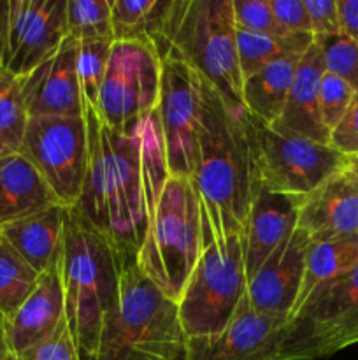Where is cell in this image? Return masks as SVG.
<instances>
[{"label": "cell", "instance_id": "obj_7", "mask_svg": "<svg viewBox=\"0 0 358 360\" xmlns=\"http://www.w3.org/2000/svg\"><path fill=\"white\" fill-rule=\"evenodd\" d=\"M246 292L242 236L206 246L178 299L179 320L186 336H211L227 329Z\"/></svg>", "mask_w": 358, "mask_h": 360}, {"label": "cell", "instance_id": "obj_21", "mask_svg": "<svg viewBox=\"0 0 358 360\" xmlns=\"http://www.w3.org/2000/svg\"><path fill=\"white\" fill-rule=\"evenodd\" d=\"M67 207L62 204L0 227L7 243L35 273L42 274L62 257Z\"/></svg>", "mask_w": 358, "mask_h": 360}, {"label": "cell", "instance_id": "obj_4", "mask_svg": "<svg viewBox=\"0 0 358 360\" xmlns=\"http://www.w3.org/2000/svg\"><path fill=\"white\" fill-rule=\"evenodd\" d=\"M186 341L178 302L151 283L135 260L123 264L118 304L105 322L95 360H183Z\"/></svg>", "mask_w": 358, "mask_h": 360}, {"label": "cell", "instance_id": "obj_35", "mask_svg": "<svg viewBox=\"0 0 358 360\" xmlns=\"http://www.w3.org/2000/svg\"><path fill=\"white\" fill-rule=\"evenodd\" d=\"M329 144L347 158H358V91L350 109L330 130Z\"/></svg>", "mask_w": 358, "mask_h": 360}, {"label": "cell", "instance_id": "obj_8", "mask_svg": "<svg viewBox=\"0 0 358 360\" xmlns=\"http://www.w3.org/2000/svg\"><path fill=\"white\" fill-rule=\"evenodd\" d=\"M358 343V266L316 288L286 320L279 360H316Z\"/></svg>", "mask_w": 358, "mask_h": 360}, {"label": "cell", "instance_id": "obj_34", "mask_svg": "<svg viewBox=\"0 0 358 360\" xmlns=\"http://www.w3.org/2000/svg\"><path fill=\"white\" fill-rule=\"evenodd\" d=\"M13 360H79L72 334L67 326V319L60 323L51 336L13 357Z\"/></svg>", "mask_w": 358, "mask_h": 360}, {"label": "cell", "instance_id": "obj_2", "mask_svg": "<svg viewBox=\"0 0 358 360\" xmlns=\"http://www.w3.org/2000/svg\"><path fill=\"white\" fill-rule=\"evenodd\" d=\"M190 179L199 199L204 248L242 236L253 197L260 188L253 164L249 115L244 105L225 101L206 79L199 155Z\"/></svg>", "mask_w": 358, "mask_h": 360}, {"label": "cell", "instance_id": "obj_36", "mask_svg": "<svg viewBox=\"0 0 358 360\" xmlns=\"http://www.w3.org/2000/svg\"><path fill=\"white\" fill-rule=\"evenodd\" d=\"M270 9L286 34H312L304 0H270Z\"/></svg>", "mask_w": 358, "mask_h": 360}, {"label": "cell", "instance_id": "obj_24", "mask_svg": "<svg viewBox=\"0 0 358 360\" xmlns=\"http://www.w3.org/2000/svg\"><path fill=\"white\" fill-rule=\"evenodd\" d=\"M304 55H286L274 60L242 81V105L258 122L274 125L290 95L298 62Z\"/></svg>", "mask_w": 358, "mask_h": 360}, {"label": "cell", "instance_id": "obj_12", "mask_svg": "<svg viewBox=\"0 0 358 360\" xmlns=\"http://www.w3.org/2000/svg\"><path fill=\"white\" fill-rule=\"evenodd\" d=\"M202 76L174 49L161 56L158 118L171 176L192 178L202 123Z\"/></svg>", "mask_w": 358, "mask_h": 360}, {"label": "cell", "instance_id": "obj_11", "mask_svg": "<svg viewBox=\"0 0 358 360\" xmlns=\"http://www.w3.org/2000/svg\"><path fill=\"white\" fill-rule=\"evenodd\" d=\"M21 153L44 176L62 206H76L88 171L84 115L30 118Z\"/></svg>", "mask_w": 358, "mask_h": 360}, {"label": "cell", "instance_id": "obj_16", "mask_svg": "<svg viewBox=\"0 0 358 360\" xmlns=\"http://www.w3.org/2000/svg\"><path fill=\"white\" fill-rule=\"evenodd\" d=\"M21 88L30 118L83 116L76 39L67 37L48 60L21 77Z\"/></svg>", "mask_w": 358, "mask_h": 360}, {"label": "cell", "instance_id": "obj_31", "mask_svg": "<svg viewBox=\"0 0 358 360\" xmlns=\"http://www.w3.org/2000/svg\"><path fill=\"white\" fill-rule=\"evenodd\" d=\"M323 53L326 72L340 77L358 91V46L344 34L314 37Z\"/></svg>", "mask_w": 358, "mask_h": 360}, {"label": "cell", "instance_id": "obj_1", "mask_svg": "<svg viewBox=\"0 0 358 360\" xmlns=\"http://www.w3.org/2000/svg\"><path fill=\"white\" fill-rule=\"evenodd\" d=\"M88 171L76 207L109 243L119 267L135 260L168 179L158 112L123 132L109 129L84 108Z\"/></svg>", "mask_w": 358, "mask_h": 360}, {"label": "cell", "instance_id": "obj_29", "mask_svg": "<svg viewBox=\"0 0 358 360\" xmlns=\"http://www.w3.org/2000/svg\"><path fill=\"white\" fill-rule=\"evenodd\" d=\"M67 34L77 42H114L111 0H67Z\"/></svg>", "mask_w": 358, "mask_h": 360}, {"label": "cell", "instance_id": "obj_32", "mask_svg": "<svg viewBox=\"0 0 358 360\" xmlns=\"http://www.w3.org/2000/svg\"><path fill=\"white\" fill-rule=\"evenodd\" d=\"M354 95L357 90L350 83L325 70L319 83V112L329 132L346 115Z\"/></svg>", "mask_w": 358, "mask_h": 360}, {"label": "cell", "instance_id": "obj_28", "mask_svg": "<svg viewBox=\"0 0 358 360\" xmlns=\"http://www.w3.org/2000/svg\"><path fill=\"white\" fill-rule=\"evenodd\" d=\"M35 273L4 239H0V315L9 319L37 285Z\"/></svg>", "mask_w": 358, "mask_h": 360}, {"label": "cell", "instance_id": "obj_14", "mask_svg": "<svg viewBox=\"0 0 358 360\" xmlns=\"http://www.w3.org/2000/svg\"><path fill=\"white\" fill-rule=\"evenodd\" d=\"M284 323L286 320L256 313L246 295L227 329L188 338L183 360H279Z\"/></svg>", "mask_w": 358, "mask_h": 360}, {"label": "cell", "instance_id": "obj_19", "mask_svg": "<svg viewBox=\"0 0 358 360\" xmlns=\"http://www.w3.org/2000/svg\"><path fill=\"white\" fill-rule=\"evenodd\" d=\"M65 320L62 257L39 276L23 304L6 320V336L13 357L51 336Z\"/></svg>", "mask_w": 358, "mask_h": 360}, {"label": "cell", "instance_id": "obj_5", "mask_svg": "<svg viewBox=\"0 0 358 360\" xmlns=\"http://www.w3.org/2000/svg\"><path fill=\"white\" fill-rule=\"evenodd\" d=\"M202 248L200 207L192 179L168 176L135 259L137 267L178 302Z\"/></svg>", "mask_w": 358, "mask_h": 360}, {"label": "cell", "instance_id": "obj_3", "mask_svg": "<svg viewBox=\"0 0 358 360\" xmlns=\"http://www.w3.org/2000/svg\"><path fill=\"white\" fill-rule=\"evenodd\" d=\"M119 267L109 243L76 206L67 207L62 250L65 319L79 360H95L102 330L118 304Z\"/></svg>", "mask_w": 358, "mask_h": 360}, {"label": "cell", "instance_id": "obj_23", "mask_svg": "<svg viewBox=\"0 0 358 360\" xmlns=\"http://www.w3.org/2000/svg\"><path fill=\"white\" fill-rule=\"evenodd\" d=\"M178 0H111L114 42L153 46L161 56L171 51V30Z\"/></svg>", "mask_w": 358, "mask_h": 360}, {"label": "cell", "instance_id": "obj_27", "mask_svg": "<svg viewBox=\"0 0 358 360\" xmlns=\"http://www.w3.org/2000/svg\"><path fill=\"white\" fill-rule=\"evenodd\" d=\"M28 120L21 79L0 67V158L21 153Z\"/></svg>", "mask_w": 358, "mask_h": 360}, {"label": "cell", "instance_id": "obj_30", "mask_svg": "<svg viewBox=\"0 0 358 360\" xmlns=\"http://www.w3.org/2000/svg\"><path fill=\"white\" fill-rule=\"evenodd\" d=\"M112 41H84L77 42V79H79L83 109L97 111L102 83L107 70Z\"/></svg>", "mask_w": 358, "mask_h": 360}, {"label": "cell", "instance_id": "obj_41", "mask_svg": "<svg viewBox=\"0 0 358 360\" xmlns=\"http://www.w3.org/2000/svg\"><path fill=\"white\" fill-rule=\"evenodd\" d=\"M351 172V171H350ZM354 176H357V178H358V174H354Z\"/></svg>", "mask_w": 358, "mask_h": 360}, {"label": "cell", "instance_id": "obj_26", "mask_svg": "<svg viewBox=\"0 0 358 360\" xmlns=\"http://www.w3.org/2000/svg\"><path fill=\"white\" fill-rule=\"evenodd\" d=\"M237 58L241 67L242 81L244 77L258 72L274 60L286 55H304L312 44V34H251V32L235 30Z\"/></svg>", "mask_w": 358, "mask_h": 360}, {"label": "cell", "instance_id": "obj_25", "mask_svg": "<svg viewBox=\"0 0 358 360\" xmlns=\"http://www.w3.org/2000/svg\"><path fill=\"white\" fill-rule=\"evenodd\" d=\"M358 266V236L337 241L311 243L305 255V271L302 280L300 294H298L293 315L302 304L309 299V295L321 285L350 273ZM290 315V316H291Z\"/></svg>", "mask_w": 358, "mask_h": 360}, {"label": "cell", "instance_id": "obj_20", "mask_svg": "<svg viewBox=\"0 0 358 360\" xmlns=\"http://www.w3.org/2000/svg\"><path fill=\"white\" fill-rule=\"evenodd\" d=\"M325 74V62L319 46L312 44L300 58L279 120L274 129L283 132L297 134L316 143L329 144L330 132L323 125L319 112V83Z\"/></svg>", "mask_w": 358, "mask_h": 360}, {"label": "cell", "instance_id": "obj_10", "mask_svg": "<svg viewBox=\"0 0 358 360\" xmlns=\"http://www.w3.org/2000/svg\"><path fill=\"white\" fill-rule=\"evenodd\" d=\"M160 84L161 58L153 46L114 42L98 98V118L123 132L157 111Z\"/></svg>", "mask_w": 358, "mask_h": 360}, {"label": "cell", "instance_id": "obj_6", "mask_svg": "<svg viewBox=\"0 0 358 360\" xmlns=\"http://www.w3.org/2000/svg\"><path fill=\"white\" fill-rule=\"evenodd\" d=\"M171 49L213 84L225 101L242 105L232 0H178Z\"/></svg>", "mask_w": 358, "mask_h": 360}, {"label": "cell", "instance_id": "obj_18", "mask_svg": "<svg viewBox=\"0 0 358 360\" xmlns=\"http://www.w3.org/2000/svg\"><path fill=\"white\" fill-rule=\"evenodd\" d=\"M304 197L270 192L260 186L242 231L246 276L249 278L295 232Z\"/></svg>", "mask_w": 358, "mask_h": 360}, {"label": "cell", "instance_id": "obj_39", "mask_svg": "<svg viewBox=\"0 0 358 360\" xmlns=\"http://www.w3.org/2000/svg\"><path fill=\"white\" fill-rule=\"evenodd\" d=\"M0 360H13V354H11L6 336V319L2 315H0Z\"/></svg>", "mask_w": 358, "mask_h": 360}, {"label": "cell", "instance_id": "obj_13", "mask_svg": "<svg viewBox=\"0 0 358 360\" xmlns=\"http://www.w3.org/2000/svg\"><path fill=\"white\" fill-rule=\"evenodd\" d=\"M67 34V0H0V67L25 77Z\"/></svg>", "mask_w": 358, "mask_h": 360}, {"label": "cell", "instance_id": "obj_9", "mask_svg": "<svg viewBox=\"0 0 358 360\" xmlns=\"http://www.w3.org/2000/svg\"><path fill=\"white\" fill-rule=\"evenodd\" d=\"M249 125L256 181L270 192L305 197L350 165L330 144L283 132L253 116Z\"/></svg>", "mask_w": 358, "mask_h": 360}, {"label": "cell", "instance_id": "obj_22", "mask_svg": "<svg viewBox=\"0 0 358 360\" xmlns=\"http://www.w3.org/2000/svg\"><path fill=\"white\" fill-rule=\"evenodd\" d=\"M56 204L51 186L23 153L0 158V227Z\"/></svg>", "mask_w": 358, "mask_h": 360}, {"label": "cell", "instance_id": "obj_38", "mask_svg": "<svg viewBox=\"0 0 358 360\" xmlns=\"http://www.w3.org/2000/svg\"><path fill=\"white\" fill-rule=\"evenodd\" d=\"M340 34L358 46V0H337Z\"/></svg>", "mask_w": 358, "mask_h": 360}, {"label": "cell", "instance_id": "obj_33", "mask_svg": "<svg viewBox=\"0 0 358 360\" xmlns=\"http://www.w3.org/2000/svg\"><path fill=\"white\" fill-rule=\"evenodd\" d=\"M235 30L251 34L284 35L270 9V0H232Z\"/></svg>", "mask_w": 358, "mask_h": 360}, {"label": "cell", "instance_id": "obj_37", "mask_svg": "<svg viewBox=\"0 0 358 360\" xmlns=\"http://www.w3.org/2000/svg\"><path fill=\"white\" fill-rule=\"evenodd\" d=\"M314 37L340 34L337 0H304Z\"/></svg>", "mask_w": 358, "mask_h": 360}, {"label": "cell", "instance_id": "obj_17", "mask_svg": "<svg viewBox=\"0 0 358 360\" xmlns=\"http://www.w3.org/2000/svg\"><path fill=\"white\" fill-rule=\"evenodd\" d=\"M297 227L311 243L358 236V178L346 171L326 179L302 199Z\"/></svg>", "mask_w": 358, "mask_h": 360}, {"label": "cell", "instance_id": "obj_40", "mask_svg": "<svg viewBox=\"0 0 358 360\" xmlns=\"http://www.w3.org/2000/svg\"><path fill=\"white\" fill-rule=\"evenodd\" d=\"M347 171H351L353 174H358V158H350V165H347Z\"/></svg>", "mask_w": 358, "mask_h": 360}, {"label": "cell", "instance_id": "obj_15", "mask_svg": "<svg viewBox=\"0 0 358 360\" xmlns=\"http://www.w3.org/2000/svg\"><path fill=\"white\" fill-rule=\"evenodd\" d=\"M309 245L307 234L297 227L249 278L246 295L256 313L272 319H290L300 294Z\"/></svg>", "mask_w": 358, "mask_h": 360}]
</instances>
